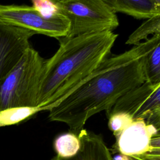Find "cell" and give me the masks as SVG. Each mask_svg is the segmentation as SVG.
<instances>
[{
  "label": "cell",
  "mask_w": 160,
  "mask_h": 160,
  "mask_svg": "<svg viewBox=\"0 0 160 160\" xmlns=\"http://www.w3.org/2000/svg\"><path fill=\"white\" fill-rule=\"evenodd\" d=\"M150 42L149 38L104 59L48 110L49 119L65 123L78 136L89 118L108 111L122 95L146 81L142 58Z\"/></svg>",
  "instance_id": "6da1fadb"
},
{
  "label": "cell",
  "mask_w": 160,
  "mask_h": 160,
  "mask_svg": "<svg viewBox=\"0 0 160 160\" xmlns=\"http://www.w3.org/2000/svg\"><path fill=\"white\" fill-rule=\"evenodd\" d=\"M118 38L104 31L61 38L54 54L44 60L37 98L40 111H48L108 57Z\"/></svg>",
  "instance_id": "7a4b0ae2"
},
{
  "label": "cell",
  "mask_w": 160,
  "mask_h": 160,
  "mask_svg": "<svg viewBox=\"0 0 160 160\" xmlns=\"http://www.w3.org/2000/svg\"><path fill=\"white\" fill-rule=\"evenodd\" d=\"M44 59L31 46L0 84V111L18 107H37V98Z\"/></svg>",
  "instance_id": "3957f363"
},
{
  "label": "cell",
  "mask_w": 160,
  "mask_h": 160,
  "mask_svg": "<svg viewBox=\"0 0 160 160\" xmlns=\"http://www.w3.org/2000/svg\"><path fill=\"white\" fill-rule=\"evenodd\" d=\"M54 3L69 21L64 38L112 31L119 26L116 14L101 0H62Z\"/></svg>",
  "instance_id": "277c9868"
},
{
  "label": "cell",
  "mask_w": 160,
  "mask_h": 160,
  "mask_svg": "<svg viewBox=\"0 0 160 160\" xmlns=\"http://www.w3.org/2000/svg\"><path fill=\"white\" fill-rule=\"evenodd\" d=\"M106 112L107 118L124 113L132 120L142 119L160 129V84L145 81L122 95Z\"/></svg>",
  "instance_id": "5b68a950"
},
{
  "label": "cell",
  "mask_w": 160,
  "mask_h": 160,
  "mask_svg": "<svg viewBox=\"0 0 160 160\" xmlns=\"http://www.w3.org/2000/svg\"><path fill=\"white\" fill-rule=\"evenodd\" d=\"M0 18L6 22L30 30L36 34L60 39L66 37L69 21L59 11L44 16L32 6L17 4H0Z\"/></svg>",
  "instance_id": "8992f818"
},
{
  "label": "cell",
  "mask_w": 160,
  "mask_h": 160,
  "mask_svg": "<svg viewBox=\"0 0 160 160\" xmlns=\"http://www.w3.org/2000/svg\"><path fill=\"white\" fill-rule=\"evenodd\" d=\"M159 130L142 119L132 120L122 130L114 134L116 142L112 151L128 157H139L152 150H159L160 148L151 146V140L159 135Z\"/></svg>",
  "instance_id": "52a82bcc"
},
{
  "label": "cell",
  "mask_w": 160,
  "mask_h": 160,
  "mask_svg": "<svg viewBox=\"0 0 160 160\" xmlns=\"http://www.w3.org/2000/svg\"><path fill=\"white\" fill-rule=\"evenodd\" d=\"M34 34L0 18V84L30 47L29 39Z\"/></svg>",
  "instance_id": "ba28073f"
},
{
  "label": "cell",
  "mask_w": 160,
  "mask_h": 160,
  "mask_svg": "<svg viewBox=\"0 0 160 160\" xmlns=\"http://www.w3.org/2000/svg\"><path fill=\"white\" fill-rule=\"evenodd\" d=\"M78 138L80 147L75 155L70 158L56 155L51 160H113L111 151L101 135L83 128Z\"/></svg>",
  "instance_id": "9c48e42d"
},
{
  "label": "cell",
  "mask_w": 160,
  "mask_h": 160,
  "mask_svg": "<svg viewBox=\"0 0 160 160\" xmlns=\"http://www.w3.org/2000/svg\"><path fill=\"white\" fill-rule=\"evenodd\" d=\"M112 11L136 19H148L160 14V5L152 0H101Z\"/></svg>",
  "instance_id": "30bf717a"
},
{
  "label": "cell",
  "mask_w": 160,
  "mask_h": 160,
  "mask_svg": "<svg viewBox=\"0 0 160 160\" xmlns=\"http://www.w3.org/2000/svg\"><path fill=\"white\" fill-rule=\"evenodd\" d=\"M149 48L143 56V71L146 82L160 84V34L150 38Z\"/></svg>",
  "instance_id": "8fae6325"
},
{
  "label": "cell",
  "mask_w": 160,
  "mask_h": 160,
  "mask_svg": "<svg viewBox=\"0 0 160 160\" xmlns=\"http://www.w3.org/2000/svg\"><path fill=\"white\" fill-rule=\"evenodd\" d=\"M158 34H160V14L146 19V20L129 36L126 44L137 46L139 44L142 40H147L149 36Z\"/></svg>",
  "instance_id": "7c38bea8"
},
{
  "label": "cell",
  "mask_w": 160,
  "mask_h": 160,
  "mask_svg": "<svg viewBox=\"0 0 160 160\" xmlns=\"http://www.w3.org/2000/svg\"><path fill=\"white\" fill-rule=\"evenodd\" d=\"M57 155L62 158H70L78 151L80 141L78 136L69 132L59 136L54 143Z\"/></svg>",
  "instance_id": "4fadbf2b"
},
{
  "label": "cell",
  "mask_w": 160,
  "mask_h": 160,
  "mask_svg": "<svg viewBox=\"0 0 160 160\" xmlns=\"http://www.w3.org/2000/svg\"><path fill=\"white\" fill-rule=\"evenodd\" d=\"M108 126L114 134L122 130L132 119L127 114L122 112L112 114L108 117Z\"/></svg>",
  "instance_id": "5bb4252c"
},
{
  "label": "cell",
  "mask_w": 160,
  "mask_h": 160,
  "mask_svg": "<svg viewBox=\"0 0 160 160\" xmlns=\"http://www.w3.org/2000/svg\"><path fill=\"white\" fill-rule=\"evenodd\" d=\"M32 7L44 16H51L58 12V7L52 0H31Z\"/></svg>",
  "instance_id": "9a60e30c"
},
{
  "label": "cell",
  "mask_w": 160,
  "mask_h": 160,
  "mask_svg": "<svg viewBox=\"0 0 160 160\" xmlns=\"http://www.w3.org/2000/svg\"><path fill=\"white\" fill-rule=\"evenodd\" d=\"M113 160H132L129 157L123 155L120 153H118L114 157H112Z\"/></svg>",
  "instance_id": "2e32d148"
},
{
  "label": "cell",
  "mask_w": 160,
  "mask_h": 160,
  "mask_svg": "<svg viewBox=\"0 0 160 160\" xmlns=\"http://www.w3.org/2000/svg\"><path fill=\"white\" fill-rule=\"evenodd\" d=\"M132 160H148V159H145L143 158H132V157H129Z\"/></svg>",
  "instance_id": "e0dca14e"
},
{
  "label": "cell",
  "mask_w": 160,
  "mask_h": 160,
  "mask_svg": "<svg viewBox=\"0 0 160 160\" xmlns=\"http://www.w3.org/2000/svg\"><path fill=\"white\" fill-rule=\"evenodd\" d=\"M154 2H155L156 4L160 5V0H152Z\"/></svg>",
  "instance_id": "ac0fdd59"
},
{
  "label": "cell",
  "mask_w": 160,
  "mask_h": 160,
  "mask_svg": "<svg viewBox=\"0 0 160 160\" xmlns=\"http://www.w3.org/2000/svg\"><path fill=\"white\" fill-rule=\"evenodd\" d=\"M54 2H57V1H62V0H52Z\"/></svg>",
  "instance_id": "d6986e66"
}]
</instances>
